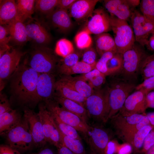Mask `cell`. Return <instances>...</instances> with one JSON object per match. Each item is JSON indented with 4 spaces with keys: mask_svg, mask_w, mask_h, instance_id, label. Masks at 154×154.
<instances>
[{
    "mask_svg": "<svg viewBox=\"0 0 154 154\" xmlns=\"http://www.w3.org/2000/svg\"><path fill=\"white\" fill-rule=\"evenodd\" d=\"M26 63L19 65L10 77V87L13 96L19 104L33 107L39 102L36 86L39 73Z\"/></svg>",
    "mask_w": 154,
    "mask_h": 154,
    "instance_id": "cell-1",
    "label": "cell"
},
{
    "mask_svg": "<svg viewBox=\"0 0 154 154\" xmlns=\"http://www.w3.org/2000/svg\"><path fill=\"white\" fill-rule=\"evenodd\" d=\"M108 88L110 111L108 120L117 114L136 86L128 79H116Z\"/></svg>",
    "mask_w": 154,
    "mask_h": 154,
    "instance_id": "cell-2",
    "label": "cell"
},
{
    "mask_svg": "<svg viewBox=\"0 0 154 154\" xmlns=\"http://www.w3.org/2000/svg\"><path fill=\"white\" fill-rule=\"evenodd\" d=\"M85 108L90 117L106 123L110 111L108 88L94 90V93L86 98Z\"/></svg>",
    "mask_w": 154,
    "mask_h": 154,
    "instance_id": "cell-3",
    "label": "cell"
},
{
    "mask_svg": "<svg viewBox=\"0 0 154 154\" xmlns=\"http://www.w3.org/2000/svg\"><path fill=\"white\" fill-rule=\"evenodd\" d=\"M5 136L7 145L20 152L29 151L34 146L28 123L23 116L20 122Z\"/></svg>",
    "mask_w": 154,
    "mask_h": 154,
    "instance_id": "cell-4",
    "label": "cell"
},
{
    "mask_svg": "<svg viewBox=\"0 0 154 154\" xmlns=\"http://www.w3.org/2000/svg\"><path fill=\"white\" fill-rule=\"evenodd\" d=\"M58 60L53 50L48 48H35L31 52L29 66L39 73L54 74L57 70Z\"/></svg>",
    "mask_w": 154,
    "mask_h": 154,
    "instance_id": "cell-5",
    "label": "cell"
},
{
    "mask_svg": "<svg viewBox=\"0 0 154 154\" xmlns=\"http://www.w3.org/2000/svg\"><path fill=\"white\" fill-rule=\"evenodd\" d=\"M110 16L111 29L117 52L122 54L131 48L135 41L132 29L127 21L120 19L114 16Z\"/></svg>",
    "mask_w": 154,
    "mask_h": 154,
    "instance_id": "cell-6",
    "label": "cell"
},
{
    "mask_svg": "<svg viewBox=\"0 0 154 154\" xmlns=\"http://www.w3.org/2000/svg\"><path fill=\"white\" fill-rule=\"evenodd\" d=\"M47 109L56 115L63 122L72 126L86 137L91 126L76 115L66 110L53 99L44 102Z\"/></svg>",
    "mask_w": 154,
    "mask_h": 154,
    "instance_id": "cell-7",
    "label": "cell"
},
{
    "mask_svg": "<svg viewBox=\"0 0 154 154\" xmlns=\"http://www.w3.org/2000/svg\"><path fill=\"white\" fill-rule=\"evenodd\" d=\"M141 46L135 43L122 54L123 66L121 71L127 78L135 77L139 72L142 63L148 55Z\"/></svg>",
    "mask_w": 154,
    "mask_h": 154,
    "instance_id": "cell-8",
    "label": "cell"
},
{
    "mask_svg": "<svg viewBox=\"0 0 154 154\" xmlns=\"http://www.w3.org/2000/svg\"><path fill=\"white\" fill-rule=\"evenodd\" d=\"M130 19L135 41L143 47L151 36L154 34V22L136 10L132 11Z\"/></svg>",
    "mask_w": 154,
    "mask_h": 154,
    "instance_id": "cell-9",
    "label": "cell"
},
{
    "mask_svg": "<svg viewBox=\"0 0 154 154\" xmlns=\"http://www.w3.org/2000/svg\"><path fill=\"white\" fill-rule=\"evenodd\" d=\"M24 54L18 49H10L0 57L1 91L5 86V81L10 78L19 67L20 60Z\"/></svg>",
    "mask_w": 154,
    "mask_h": 154,
    "instance_id": "cell-10",
    "label": "cell"
},
{
    "mask_svg": "<svg viewBox=\"0 0 154 154\" xmlns=\"http://www.w3.org/2000/svg\"><path fill=\"white\" fill-rule=\"evenodd\" d=\"M38 109V113L46 141L47 143L57 147L61 142L59 133L53 117L44 104H40Z\"/></svg>",
    "mask_w": 154,
    "mask_h": 154,
    "instance_id": "cell-11",
    "label": "cell"
},
{
    "mask_svg": "<svg viewBox=\"0 0 154 154\" xmlns=\"http://www.w3.org/2000/svg\"><path fill=\"white\" fill-rule=\"evenodd\" d=\"M148 93L144 89H141L130 94L118 113L127 116L145 113L147 108L146 97Z\"/></svg>",
    "mask_w": 154,
    "mask_h": 154,
    "instance_id": "cell-12",
    "label": "cell"
},
{
    "mask_svg": "<svg viewBox=\"0 0 154 154\" xmlns=\"http://www.w3.org/2000/svg\"><path fill=\"white\" fill-rule=\"evenodd\" d=\"M85 138L91 151L96 154H105L110 139L106 129L99 125L91 126Z\"/></svg>",
    "mask_w": 154,
    "mask_h": 154,
    "instance_id": "cell-13",
    "label": "cell"
},
{
    "mask_svg": "<svg viewBox=\"0 0 154 154\" xmlns=\"http://www.w3.org/2000/svg\"><path fill=\"white\" fill-rule=\"evenodd\" d=\"M91 15V17L84 29L89 34L98 35L111 29L110 16L103 9L94 10Z\"/></svg>",
    "mask_w": 154,
    "mask_h": 154,
    "instance_id": "cell-14",
    "label": "cell"
},
{
    "mask_svg": "<svg viewBox=\"0 0 154 154\" xmlns=\"http://www.w3.org/2000/svg\"><path fill=\"white\" fill-rule=\"evenodd\" d=\"M23 117L27 120L33 138L34 146L44 147L47 142L44 135L41 120L38 113L26 107L24 110Z\"/></svg>",
    "mask_w": 154,
    "mask_h": 154,
    "instance_id": "cell-15",
    "label": "cell"
},
{
    "mask_svg": "<svg viewBox=\"0 0 154 154\" xmlns=\"http://www.w3.org/2000/svg\"><path fill=\"white\" fill-rule=\"evenodd\" d=\"M56 81L54 74H39L36 86L37 95L39 102L53 99Z\"/></svg>",
    "mask_w": 154,
    "mask_h": 154,
    "instance_id": "cell-16",
    "label": "cell"
},
{
    "mask_svg": "<svg viewBox=\"0 0 154 154\" xmlns=\"http://www.w3.org/2000/svg\"><path fill=\"white\" fill-rule=\"evenodd\" d=\"M25 24L29 40L40 45L50 42L51 37L49 34L39 22L32 18Z\"/></svg>",
    "mask_w": 154,
    "mask_h": 154,
    "instance_id": "cell-17",
    "label": "cell"
},
{
    "mask_svg": "<svg viewBox=\"0 0 154 154\" xmlns=\"http://www.w3.org/2000/svg\"><path fill=\"white\" fill-rule=\"evenodd\" d=\"M98 0H76L69 9V15L76 21L88 17L94 11Z\"/></svg>",
    "mask_w": 154,
    "mask_h": 154,
    "instance_id": "cell-18",
    "label": "cell"
},
{
    "mask_svg": "<svg viewBox=\"0 0 154 154\" xmlns=\"http://www.w3.org/2000/svg\"><path fill=\"white\" fill-rule=\"evenodd\" d=\"M104 4L111 15L127 21L130 18L132 11L126 0H105Z\"/></svg>",
    "mask_w": 154,
    "mask_h": 154,
    "instance_id": "cell-19",
    "label": "cell"
},
{
    "mask_svg": "<svg viewBox=\"0 0 154 154\" xmlns=\"http://www.w3.org/2000/svg\"><path fill=\"white\" fill-rule=\"evenodd\" d=\"M53 99L64 109L77 116L88 123L90 117L84 107L76 102L61 96L56 92Z\"/></svg>",
    "mask_w": 154,
    "mask_h": 154,
    "instance_id": "cell-20",
    "label": "cell"
},
{
    "mask_svg": "<svg viewBox=\"0 0 154 154\" xmlns=\"http://www.w3.org/2000/svg\"><path fill=\"white\" fill-rule=\"evenodd\" d=\"M12 40L17 44H23L29 40L27 35L25 24L16 18L5 25Z\"/></svg>",
    "mask_w": 154,
    "mask_h": 154,
    "instance_id": "cell-21",
    "label": "cell"
},
{
    "mask_svg": "<svg viewBox=\"0 0 154 154\" xmlns=\"http://www.w3.org/2000/svg\"><path fill=\"white\" fill-rule=\"evenodd\" d=\"M55 90V92L61 96L76 102L85 108L86 98L61 79L56 81Z\"/></svg>",
    "mask_w": 154,
    "mask_h": 154,
    "instance_id": "cell-22",
    "label": "cell"
},
{
    "mask_svg": "<svg viewBox=\"0 0 154 154\" xmlns=\"http://www.w3.org/2000/svg\"><path fill=\"white\" fill-rule=\"evenodd\" d=\"M21 115L15 110H11L0 115V134L5 136L22 119Z\"/></svg>",
    "mask_w": 154,
    "mask_h": 154,
    "instance_id": "cell-23",
    "label": "cell"
},
{
    "mask_svg": "<svg viewBox=\"0 0 154 154\" xmlns=\"http://www.w3.org/2000/svg\"><path fill=\"white\" fill-rule=\"evenodd\" d=\"M145 114H135L127 116L122 115L118 113L110 119L117 133L141 121Z\"/></svg>",
    "mask_w": 154,
    "mask_h": 154,
    "instance_id": "cell-24",
    "label": "cell"
},
{
    "mask_svg": "<svg viewBox=\"0 0 154 154\" xmlns=\"http://www.w3.org/2000/svg\"><path fill=\"white\" fill-rule=\"evenodd\" d=\"M48 16L53 25L63 32L68 31L72 27L71 17L67 11L57 8Z\"/></svg>",
    "mask_w": 154,
    "mask_h": 154,
    "instance_id": "cell-25",
    "label": "cell"
},
{
    "mask_svg": "<svg viewBox=\"0 0 154 154\" xmlns=\"http://www.w3.org/2000/svg\"><path fill=\"white\" fill-rule=\"evenodd\" d=\"M0 1V25H6L17 17L16 3L13 0Z\"/></svg>",
    "mask_w": 154,
    "mask_h": 154,
    "instance_id": "cell-26",
    "label": "cell"
},
{
    "mask_svg": "<svg viewBox=\"0 0 154 154\" xmlns=\"http://www.w3.org/2000/svg\"><path fill=\"white\" fill-rule=\"evenodd\" d=\"M60 79L86 98L94 92V89L88 84L77 76L73 77L71 75H62Z\"/></svg>",
    "mask_w": 154,
    "mask_h": 154,
    "instance_id": "cell-27",
    "label": "cell"
},
{
    "mask_svg": "<svg viewBox=\"0 0 154 154\" xmlns=\"http://www.w3.org/2000/svg\"><path fill=\"white\" fill-rule=\"evenodd\" d=\"M95 40L96 50L100 56L108 52H117L114 38L110 34L105 33L96 35Z\"/></svg>",
    "mask_w": 154,
    "mask_h": 154,
    "instance_id": "cell-28",
    "label": "cell"
},
{
    "mask_svg": "<svg viewBox=\"0 0 154 154\" xmlns=\"http://www.w3.org/2000/svg\"><path fill=\"white\" fill-rule=\"evenodd\" d=\"M154 126L150 125L145 126L131 136L127 139L125 143L129 144L134 153H138L141 149L144 140Z\"/></svg>",
    "mask_w": 154,
    "mask_h": 154,
    "instance_id": "cell-29",
    "label": "cell"
},
{
    "mask_svg": "<svg viewBox=\"0 0 154 154\" xmlns=\"http://www.w3.org/2000/svg\"><path fill=\"white\" fill-rule=\"evenodd\" d=\"M56 125L61 143L70 149L74 154H86L81 141L65 135L60 131L56 124Z\"/></svg>",
    "mask_w": 154,
    "mask_h": 154,
    "instance_id": "cell-30",
    "label": "cell"
},
{
    "mask_svg": "<svg viewBox=\"0 0 154 154\" xmlns=\"http://www.w3.org/2000/svg\"><path fill=\"white\" fill-rule=\"evenodd\" d=\"M35 0H18L16 3L17 10V18L24 23L27 19L32 18Z\"/></svg>",
    "mask_w": 154,
    "mask_h": 154,
    "instance_id": "cell-31",
    "label": "cell"
},
{
    "mask_svg": "<svg viewBox=\"0 0 154 154\" xmlns=\"http://www.w3.org/2000/svg\"><path fill=\"white\" fill-rule=\"evenodd\" d=\"M151 125L146 113L140 122L126 128L117 133L124 141L145 126Z\"/></svg>",
    "mask_w": 154,
    "mask_h": 154,
    "instance_id": "cell-32",
    "label": "cell"
},
{
    "mask_svg": "<svg viewBox=\"0 0 154 154\" xmlns=\"http://www.w3.org/2000/svg\"><path fill=\"white\" fill-rule=\"evenodd\" d=\"M139 72L144 80L154 76V54L147 56L142 63Z\"/></svg>",
    "mask_w": 154,
    "mask_h": 154,
    "instance_id": "cell-33",
    "label": "cell"
},
{
    "mask_svg": "<svg viewBox=\"0 0 154 154\" xmlns=\"http://www.w3.org/2000/svg\"><path fill=\"white\" fill-rule=\"evenodd\" d=\"M95 65L88 64L81 61L64 71L61 74L62 75H71L76 74H84L95 68Z\"/></svg>",
    "mask_w": 154,
    "mask_h": 154,
    "instance_id": "cell-34",
    "label": "cell"
},
{
    "mask_svg": "<svg viewBox=\"0 0 154 154\" xmlns=\"http://www.w3.org/2000/svg\"><path fill=\"white\" fill-rule=\"evenodd\" d=\"M79 54L74 52L63 58L58 64L57 70L60 74L65 70L71 67L78 62L79 59Z\"/></svg>",
    "mask_w": 154,
    "mask_h": 154,
    "instance_id": "cell-35",
    "label": "cell"
},
{
    "mask_svg": "<svg viewBox=\"0 0 154 154\" xmlns=\"http://www.w3.org/2000/svg\"><path fill=\"white\" fill-rule=\"evenodd\" d=\"M123 66L122 54L117 52L107 63V75L114 74L121 71Z\"/></svg>",
    "mask_w": 154,
    "mask_h": 154,
    "instance_id": "cell-36",
    "label": "cell"
},
{
    "mask_svg": "<svg viewBox=\"0 0 154 154\" xmlns=\"http://www.w3.org/2000/svg\"><path fill=\"white\" fill-rule=\"evenodd\" d=\"M74 52L72 43L67 39H61L56 43L55 52L56 54L63 58Z\"/></svg>",
    "mask_w": 154,
    "mask_h": 154,
    "instance_id": "cell-37",
    "label": "cell"
},
{
    "mask_svg": "<svg viewBox=\"0 0 154 154\" xmlns=\"http://www.w3.org/2000/svg\"><path fill=\"white\" fill-rule=\"evenodd\" d=\"M53 119L60 131L65 135L81 141L82 139L77 131L72 126L63 122L55 115L50 112Z\"/></svg>",
    "mask_w": 154,
    "mask_h": 154,
    "instance_id": "cell-38",
    "label": "cell"
},
{
    "mask_svg": "<svg viewBox=\"0 0 154 154\" xmlns=\"http://www.w3.org/2000/svg\"><path fill=\"white\" fill-rule=\"evenodd\" d=\"M58 0H35V9L44 14L48 15L57 7Z\"/></svg>",
    "mask_w": 154,
    "mask_h": 154,
    "instance_id": "cell-39",
    "label": "cell"
},
{
    "mask_svg": "<svg viewBox=\"0 0 154 154\" xmlns=\"http://www.w3.org/2000/svg\"><path fill=\"white\" fill-rule=\"evenodd\" d=\"M75 41L77 47L81 49L90 47L92 43L90 34L84 30L77 34L75 37Z\"/></svg>",
    "mask_w": 154,
    "mask_h": 154,
    "instance_id": "cell-40",
    "label": "cell"
},
{
    "mask_svg": "<svg viewBox=\"0 0 154 154\" xmlns=\"http://www.w3.org/2000/svg\"><path fill=\"white\" fill-rule=\"evenodd\" d=\"M142 14L154 22V0H142L140 4Z\"/></svg>",
    "mask_w": 154,
    "mask_h": 154,
    "instance_id": "cell-41",
    "label": "cell"
},
{
    "mask_svg": "<svg viewBox=\"0 0 154 154\" xmlns=\"http://www.w3.org/2000/svg\"><path fill=\"white\" fill-rule=\"evenodd\" d=\"M116 52H117L110 51L103 54L100 56L99 60L96 62L95 68L106 76H107L108 71L107 63Z\"/></svg>",
    "mask_w": 154,
    "mask_h": 154,
    "instance_id": "cell-42",
    "label": "cell"
},
{
    "mask_svg": "<svg viewBox=\"0 0 154 154\" xmlns=\"http://www.w3.org/2000/svg\"><path fill=\"white\" fill-rule=\"evenodd\" d=\"M97 53L96 50L91 47L88 48L83 53L82 58V61L89 65H95Z\"/></svg>",
    "mask_w": 154,
    "mask_h": 154,
    "instance_id": "cell-43",
    "label": "cell"
},
{
    "mask_svg": "<svg viewBox=\"0 0 154 154\" xmlns=\"http://www.w3.org/2000/svg\"><path fill=\"white\" fill-rule=\"evenodd\" d=\"M6 26L0 25V48L9 50L11 49L8 45L11 38Z\"/></svg>",
    "mask_w": 154,
    "mask_h": 154,
    "instance_id": "cell-44",
    "label": "cell"
},
{
    "mask_svg": "<svg viewBox=\"0 0 154 154\" xmlns=\"http://www.w3.org/2000/svg\"><path fill=\"white\" fill-rule=\"evenodd\" d=\"M154 144V127L149 132L146 137L143 146L139 152L145 154L149 149Z\"/></svg>",
    "mask_w": 154,
    "mask_h": 154,
    "instance_id": "cell-45",
    "label": "cell"
},
{
    "mask_svg": "<svg viewBox=\"0 0 154 154\" xmlns=\"http://www.w3.org/2000/svg\"><path fill=\"white\" fill-rule=\"evenodd\" d=\"M106 75L101 73L88 81V84L94 90L101 89L105 81Z\"/></svg>",
    "mask_w": 154,
    "mask_h": 154,
    "instance_id": "cell-46",
    "label": "cell"
},
{
    "mask_svg": "<svg viewBox=\"0 0 154 154\" xmlns=\"http://www.w3.org/2000/svg\"><path fill=\"white\" fill-rule=\"evenodd\" d=\"M141 83L136 86V90L143 89L148 92L154 90V76L148 78L144 80Z\"/></svg>",
    "mask_w": 154,
    "mask_h": 154,
    "instance_id": "cell-47",
    "label": "cell"
},
{
    "mask_svg": "<svg viewBox=\"0 0 154 154\" xmlns=\"http://www.w3.org/2000/svg\"><path fill=\"white\" fill-rule=\"evenodd\" d=\"M0 100V115H1L12 109L7 97L1 93Z\"/></svg>",
    "mask_w": 154,
    "mask_h": 154,
    "instance_id": "cell-48",
    "label": "cell"
},
{
    "mask_svg": "<svg viewBox=\"0 0 154 154\" xmlns=\"http://www.w3.org/2000/svg\"><path fill=\"white\" fill-rule=\"evenodd\" d=\"M133 151L131 146L128 143H125L121 144H119L117 154H131Z\"/></svg>",
    "mask_w": 154,
    "mask_h": 154,
    "instance_id": "cell-49",
    "label": "cell"
},
{
    "mask_svg": "<svg viewBox=\"0 0 154 154\" xmlns=\"http://www.w3.org/2000/svg\"><path fill=\"white\" fill-rule=\"evenodd\" d=\"M102 72L99 70L95 68L88 73L77 76L86 82L89 81L94 77L100 74Z\"/></svg>",
    "mask_w": 154,
    "mask_h": 154,
    "instance_id": "cell-50",
    "label": "cell"
},
{
    "mask_svg": "<svg viewBox=\"0 0 154 154\" xmlns=\"http://www.w3.org/2000/svg\"><path fill=\"white\" fill-rule=\"evenodd\" d=\"M0 154H21L20 152L7 145H1Z\"/></svg>",
    "mask_w": 154,
    "mask_h": 154,
    "instance_id": "cell-51",
    "label": "cell"
},
{
    "mask_svg": "<svg viewBox=\"0 0 154 154\" xmlns=\"http://www.w3.org/2000/svg\"><path fill=\"white\" fill-rule=\"evenodd\" d=\"M76 0H58L56 7L67 11L71 7L73 3Z\"/></svg>",
    "mask_w": 154,
    "mask_h": 154,
    "instance_id": "cell-52",
    "label": "cell"
},
{
    "mask_svg": "<svg viewBox=\"0 0 154 154\" xmlns=\"http://www.w3.org/2000/svg\"><path fill=\"white\" fill-rule=\"evenodd\" d=\"M147 108H154V91L148 93L146 97Z\"/></svg>",
    "mask_w": 154,
    "mask_h": 154,
    "instance_id": "cell-53",
    "label": "cell"
},
{
    "mask_svg": "<svg viewBox=\"0 0 154 154\" xmlns=\"http://www.w3.org/2000/svg\"><path fill=\"white\" fill-rule=\"evenodd\" d=\"M56 148L58 154H74L70 149L61 143Z\"/></svg>",
    "mask_w": 154,
    "mask_h": 154,
    "instance_id": "cell-54",
    "label": "cell"
},
{
    "mask_svg": "<svg viewBox=\"0 0 154 154\" xmlns=\"http://www.w3.org/2000/svg\"><path fill=\"white\" fill-rule=\"evenodd\" d=\"M30 154H56L54 151L51 148L45 146L38 152Z\"/></svg>",
    "mask_w": 154,
    "mask_h": 154,
    "instance_id": "cell-55",
    "label": "cell"
},
{
    "mask_svg": "<svg viewBox=\"0 0 154 154\" xmlns=\"http://www.w3.org/2000/svg\"><path fill=\"white\" fill-rule=\"evenodd\" d=\"M145 46L148 49L154 51V34L149 37Z\"/></svg>",
    "mask_w": 154,
    "mask_h": 154,
    "instance_id": "cell-56",
    "label": "cell"
},
{
    "mask_svg": "<svg viewBox=\"0 0 154 154\" xmlns=\"http://www.w3.org/2000/svg\"><path fill=\"white\" fill-rule=\"evenodd\" d=\"M127 2L131 9H134L139 5L140 3V0H126Z\"/></svg>",
    "mask_w": 154,
    "mask_h": 154,
    "instance_id": "cell-57",
    "label": "cell"
},
{
    "mask_svg": "<svg viewBox=\"0 0 154 154\" xmlns=\"http://www.w3.org/2000/svg\"><path fill=\"white\" fill-rule=\"evenodd\" d=\"M146 115L151 124L154 126V112L147 113Z\"/></svg>",
    "mask_w": 154,
    "mask_h": 154,
    "instance_id": "cell-58",
    "label": "cell"
},
{
    "mask_svg": "<svg viewBox=\"0 0 154 154\" xmlns=\"http://www.w3.org/2000/svg\"><path fill=\"white\" fill-rule=\"evenodd\" d=\"M145 154H154V144L149 149Z\"/></svg>",
    "mask_w": 154,
    "mask_h": 154,
    "instance_id": "cell-59",
    "label": "cell"
},
{
    "mask_svg": "<svg viewBox=\"0 0 154 154\" xmlns=\"http://www.w3.org/2000/svg\"><path fill=\"white\" fill-rule=\"evenodd\" d=\"M89 154H96L94 152L91 151L90 152V153H89Z\"/></svg>",
    "mask_w": 154,
    "mask_h": 154,
    "instance_id": "cell-60",
    "label": "cell"
}]
</instances>
